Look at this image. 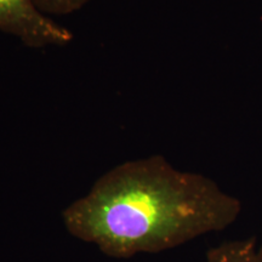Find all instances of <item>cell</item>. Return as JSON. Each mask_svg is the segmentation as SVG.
<instances>
[{
    "instance_id": "obj_1",
    "label": "cell",
    "mask_w": 262,
    "mask_h": 262,
    "mask_svg": "<svg viewBox=\"0 0 262 262\" xmlns=\"http://www.w3.org/2000/svg\"><path fill=\"white\" fill-rule=\"evenodd\" d=\"M242 202L162 156L114 166L62 212L68 233L110 257L160 253L237 220Z\"/></svg>"
},
{
    "instance_id": "obj_2",
    "label": "cell",
    "mask_w": 262,
    "mask_h": 262,
    "mask_svg": "<svg viewBox=\"0 0 262 262\" xmlns=\"http://www.w3.org/2000/svg\"><path fill=\"white\" fill-rule=\"evenodd\" d=\"M0 31L29 48L66 47L73 40V33L42 14L33 0H0Z\"/></svg>"
},
{
    "instance_id": "obj_3",
    "label": "cell",
    "mask_w": 262,
    "mask_h": 262,
    "mask_svg": "<svg viewBox=\"0 0 262 262\" xmlns=\"http://www.w3.org/2000/svg\"><path fill=\"white\" fill-rule=\"evenodd\" d=\"M205 262H262V245L255 238L225 242L209 249Z\"/></svg>"
},
{
    "instance_id": "obj_4",
    "label": "cell",
    "mask_w": 262,
    "mask_h": 262,
    "mask_svg": "<svg viewBox=\"0 0 262 262\" xmlns=\"http://www.w3.org/2000/svg\"><path fill=\"white\" fill-rule=\"evenodd\" d=\"M90 0H33L45 15H68L88 4Z\"/></svg>"
}]
</instances>
